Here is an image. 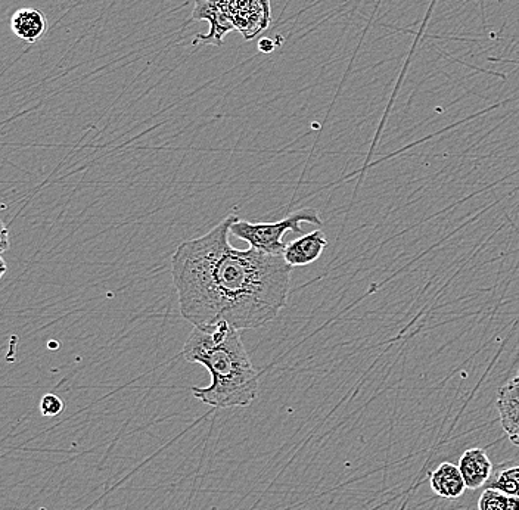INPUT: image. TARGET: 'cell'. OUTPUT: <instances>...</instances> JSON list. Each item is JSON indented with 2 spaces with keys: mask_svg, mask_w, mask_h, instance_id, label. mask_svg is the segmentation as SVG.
Masks as SVG:
<instances>
[{
  "mask_svg": "<svg viewBox=\"0 0 519 510\" xmlns=\"http://www.w3.org/2000/svg\"><path fill=\"white\" fill-rule=\"evenodd\" d=\"M236 214L182 242L172 257V276L180 314L195 328L228 322L238 331L263 328L287 306L292 267L282 255L229 241Z\"/></svg>",
  "mask_w": 519,
  "mask_h": 510,
  "instance_id": "obj_1",
  "label": "cell"
},
{
  "mask_svg": "<svg viewBox=\"0 0 519 510\" xmlns=\"http://www.w3.org/2000/svg\"><path fill=\"white\" fill-rule=\"evenodd\" d=\"M186 362L204 366L211 376L208 387H192L197 400L214 409L248 407L260 391V372L253 365L241 331L228 322L192 329L183 345Z\"/></svg>",
  "mask_w": 519,
  "mask_h": 510,
  "instance_id": "obj_2",
  "label": "cell"
},
{
  "mask_svg": "<svg viewBox=\"0 0 519 510\" xmlns=\"http://www.w3.org/2000/svg\"><path fill=\"white\" fill-rule=\"evenodd\" d=\"M303 223L322 226V219L316 208H301L276 223H251L236 219L231 227V235L248 242L250 248L269 255L284 254L287 244L284 236L289 232L303 233Z\"/></svg>",
  "mask_w": 519,
  "mask_h": 510,
  "instance_id": "obj_3",
  "label": "cell"
},
{
  "mask_svg": "<svg viewBox=\"0 0 519 510\" xmlns=\"http://www.w3.org/2000/svg\"><path fill=\"white\" fill-rule=\"evenodd\" d=\"M226 15L247 40L256 39L272 23L269 0H222Z\"/></svg>",
  "mask_w": 519,
  "mask_h": 510,
  "instance_id": "obj_4",
  "label": "cell"
},
{
  "mask_svg": "<svg viewBox=\"0 0 519 510\" xmlns=\"http://www.w3.org/2000/svg\"><path fill=\"white\" fill-rule=\"evenodd\" d=\"M192 18L197 21L205 20L211 24L210 33L195 37L194 45H200L201 42L204 45L220 46L223 43V37L235 30L226 15L222 0H197Z\"/></svg>",
  "mask_w": 519,
  "mask_h": 510,
  "instance_id": "obj_5",
  "label": "cell"
},
{
  "mask_svg": "<svg viewBox=\"0 0 519 510\" xmlns=\"http://www.w3.org/2000/svg\"><path fill=\"white\" fill-rule=\"evenodd\" d=\"M326 245H328V239H326L325 233L322 230H315V232L307 233V235L289 242L282 257L292 269L306 267L322 257Z\"/></svg>",
  "mask_w": 519,
  "mask_h": 510,
  "instance_id": "obj_6",
  "label": "cell"
},
{
  "mask_svg": "<svg viewBox=\"0 0 519 510\" xmlns=\"http://www.w3.org/2000/svg\"><path fill=\"white\" fill-rule=\"evenodd\" d=\"M497 412L509 440L519 447V376L500 388L497 393Z\"/></svg>",
  "mask_w": 519,
  "mask_h": 510,
  "instance_id": "obj_7",
  "label": "cell"
},
{
  "mask_svg": "<svg viewBox=\"0 0 519 510\" xmlns=\"http://www.w3.org/2000/svg\"><path fill=\"white\" fill-rule=\"evenodd\" d=\"M458 466L461 469L466 488L469 490L486 487L487 481L490 480L494 471L493 463L487 456L486 450L478 449V447L466 450L459 459Z\"/></svg>",
  "mask_w": 519,
  "mask_h": 510,
  "instance_id": "obj_8",
  "label": "cell"
},
{
  "mask_svg": "<svg viewBox=\"0 0 519 510\" xmlns=\"http://www.w3.org/2000/svg\"><path fill=\"white\" fill-rule=\"evenodd\" d=\"M428 478H430L431 490L435 496L443 497V499H459L466 491L461 469L453 463H440V466H437V469L431 472Z\"/></svg>",
  "mask_w": 519,
  "mask_h": 510,
  "instance_id": "obj_9",
  "label": "cell"
},
{
  "mask_svg": "<svg viewBox=\"0 0 519 510\" xmlns=\"http://www.w3.org/2000/svg\"><path fill=\"white\" fill-rule=\"evenodd\" d=\"M46 29H48V21L39 9L21 8L12 15L11 30L24 42H37L45 34Z\"/></svg>",
  "mask_w": 519,
  "mask_h": 510,
  "instance_id": "obj_10",
  "label": "cell"
},
{
  "mask_svg": "<svg viewBox=\"0 0 519 510\" xmlns=\"http://www.w3.org/2000/svg\"><path fill=\"white\" fill-rule=\"evenodd\" d=\"M486 488H493L519 499V462H506L494 468Z\"/></svg>",
  "mask_w": 519,
  "mask_h": 510,
  "instance_id": "obj_11",
  "label": "cell"
},
{
  "mask_svg": "<svg viewBox=\"0 0 519 510\" xmlns=\"http://www.w3.org/2000/svg\"><path fill=\"white\" fill-rule=\"evenodd\" d=\"M478 510H519V499L502 491L486 488L478 499Z\"/></svg>",
  "mask_w": 519,
  "mask_h": 510,
  "instance_id": "obj_12",
  "label": "cell"
},
{
  "mask_svg": "<svg viewBox=\"0 0 519 510\" xmlns=\"http://www.w3.org/2000/svg\"><path fill=\"white\" fill-rule=\"evenodd\" d=\"M64 409V401L55 394H45L40 400V413L45 418H55V416L61 415Z\"/></svg>",
  "mask_w": 519,
  "mask_h": 510,
  "instance_id": "obj_13",
  "label": "cell"
},
{
  "mask_svg": "<svg viewBox=\"0 0 519 510\" xmlns=\"http://www.w3.org/2000/svg\"><path fill=\"white\" fill-rule=\"evenodd\" d=\"M272 39H267V37H264V39H261L259 42V51L263 52V54H270V52L275 51V45H273Z\"/></svg>",
  "mask_w": 519,
  "mask_h": 510,
  "instance_id": "obj_14",
  "label": "cell"
},
{
  "mask_svg": "<svg viewBox=\"0 0 519 510\" xmlns=\"http://www.w3.org/2000/svg\"><path fill=\"white\" fill-rule=\"evenodd\" d=\"M2 225V242H0V251L2 254L5 253L6 250H9V233L8 229H6L5 223H0Z\"/></svg>",
  "mask_w": 519,
  "mask_h": 510,
  "instance_id": "obj_15",
  "label": "cell"
},
{
  "mask_svg": "<svg viewBox=\"0 0 519 510\" xmlns=\"http://www.w3.org/2000/svg\"><path fill=\"white\" fill-rule=\"evenodd\" d=\"M518 376H519V370H518Z\"/></svg>",
  "mask_w": 519,
  "mask_h": 510,
  "instance_id": "obj_16",
  "label": "cell"
}]
</instances>
